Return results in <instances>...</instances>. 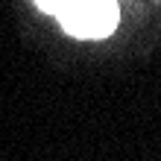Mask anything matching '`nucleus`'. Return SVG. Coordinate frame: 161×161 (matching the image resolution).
Returning <instances> with one entry per match:
<instances>
[{
    "instance_id": "obj_1",
    "label": "nucleus",
    "mask_w": 161,
    "mask_h": 161,
    "mask_svg": "<svg viewBox=\"0 0 161 161\" xmlns=\"http://www.w3.org/2000/svg\"><path fill=\"white\" fill-rule=\"evenodd\" d=\"M62 26L79 38H106L117 26V0H68L59 12Z\"/></svg>"
},
{
    "instance_id": "obj_2",
    "label": "nucleus",
    "mask_w": 161,
    "mask_h": 161,
    "mask_svg": "<svg viewBox=\"0 0 161 161\" xmlns=\"http://www.w3.org/2000/svg\"><path fill=\"white\" fill-rule=\"evenodd\" d=\"M35 3H38V6L44 9V12H53V15H56V12H59V9H62L64 3H68V0H35Z\"/></svg>"
}]
</instances>
